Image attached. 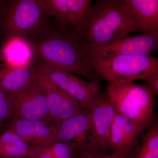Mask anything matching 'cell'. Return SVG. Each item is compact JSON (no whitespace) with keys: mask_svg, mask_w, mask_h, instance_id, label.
Returning <instances> with one entry per match:
<instances>
[{"mask_svg":"<svg viewBox=\"0 0 158 158\" xmlns=\"http://www.w3.org/2000/svg\"><path fill=\"white\" fill-rule=\"evenodd\" d=\"M37 61L100 84V77L83 53V42L76 30L57 23L30 41Z\"/></svg>","mask_w":158,"mask_h":158,"instance_id":"cell-1","label":"cell"},{"mask_svg":"<svg viewBox=\"0 0 158 158\" xmlns=\"http://www.w3.org/2000/svg\"><path fill=\"white\" fill-rule=\"evenodd\" d=\"M83 42L103 46L142 32L127 11L124 0H98L91 4L77 30Z\"/></svg>","mask_w":158,"mask_h":158,"instance_id":"cell-2","label":"cell"},{"mask_svg":"<svg viewBox=\"0 0 158 158\" xmlns=\"http://www.w3.org/2000/svg\"><path fill=\"white\" fill-rule=\"evenodd\" d=\"M42 0L0 1V42L13 38L31 41L50 26Z\"/></svg>","mask_w":158,"mask_h":158,"instance_id":"cell-3","label":"cell"},{"mask_svg":"<svg viewBox=\"0 0 158 158\" xmlns=\"http://www.w3.org/2000/svg\"><path fill=\"white\" fill-rule=\"evenodd\" d=\"M83 53L91 68L109 85L137 80L146 82L158 74V59L151 55L126 56L98 53L85 48Z\"/></svg>","mask_w":158,"mask_h":158,"instance_id":"cell-4","label":"cell"},{"mask_svg":"<svg viewBox=\"0 0 158 158\" xmlns=\"http://www.w3.org/2000/svg\"><path fill=\"white\" fill-rule=\"evenodd\" d=\"M106 93L116 112L135 124L146 129L153 121L156 95L147 84L109 85Z\"/></svg>","mask_w":158,"mask_h":158,"instance_id":"cell-5","label":"cell"},{"mask_svg":"<svg viewBox=\"0 0 158 158\" xmlns=\"http://www.w3.org/2000/svg\"><path fill=\"white\" fill-rule=\"evenodd\" d=\"M37 72L48 77L62 91L74 98L82 107L89 111L100 90V84L85 81L74 74L44 64L36 60Z\"/></svg>","mask_w":158,"mask_h":158,"instance_id":"cell-6","label":"cell"},{"mask_svg":"<svg viewBox=\"0 0 158 158\" xmlns=\"http://www.w3.org/2000/svg\"><path fill=\"white\" fill-rule=\"evenodd\" d=\"M89 111L91 129L89 143L86 149L104 153L110 148V130L116 110L106 93L100 91Z\"/></svg>","mask_w":158,"mask_h":158,"instance_id":"cell-7","label":"cell"},{"mask_svg":"<svg viewBox=\"0 0 158 158\" xmlns=\"http://www.w3.org/2000/svg\"><path fill=\"white\" fill-rule=\"evenodd\" d=\"M35 80L45 96L51 124L57 126L85 111L79 102L37 71Z\"/></svg>","mask_w":158,"mask_h":158,"instance_id":"cell-8","label":"cell"},{"mask_svg":"<svg viewBox=\"0 0 158 158\" xmlns=\"http://www.w3.org/2000/svg\"><path fill=\"white\" fill-rule=\"evenodd\" d=\"M9 95L14 114L51 123L45 96L35 79L21 90Z\"/></svg>","mask_w":158,"mask_h":158,"instance_id":"cell-9","label":"cell"},{"mask_svg":"<svg viewBox=\"0 0 158 158\" xmlns=\"http://www.w3.org/2000/svg\"><path fill=\"white\" fill-rule=\"evenodd\" d=\"M88 51L98 53L126 56H148L158 49V32H150L128 36L103 46L84 43Z\"/></svg>","mask_w":158,"mask_h":158,"instance_id":"cell-10","label":"cell"},{"mask_svg":"<svg viewBox=\"0 0 158 158\" xmlns=\"http://www.w3.org/2000/svg\"><path fill=\"white\" fill-rule=\"evenodd\" d=\"M47 13L59 24L77 30L92 0H42Z\"/></svg>","mask_w":158,"mask_h":158,"instance_id":"cell-11","label":"cell"},{"mask_svg":"<svg viewBox=\"0 0 158 158\" xmlns=\"http://www.w3.org/2000/svg\"><path fill=\"white\" fill-rule=\"evenodd\" d=\"M145 130L116 112L110 130V148L115 152H135L139 147L138 138Z\"/></svg>","mask_w":158,"mask_h":158,"instance_id":"cell-12","label":"cell"},{"mask_svg":"<svg viewBox=\"0 0 158 158\" xmlns=\"http://www.w3.org/2000/svg\"><path fill=\"white\" fill-rule=\"evenodd\" d=\"M7 128L13 130L30 145H40L55 141L56 126L44 122L23 118L14 114Z\"/></svg>","mask_w":158,"mask_h":158,"instance_id":"cell-13","label":"cell"},{"mask_svg":"<svg viewBox=\"0 0 158 158\" xmlns=\"http://www.w3.org/2000/svg\"><path fill=\"white\" fill-rule=\"evenodd\" d=\"M91 120L89 111L85 110L56 126L55 141L73 143L79 149L88 147Z\"/></svg>","mask_w":158,"mask_h":158,"instance_id":"cell-14","label":"cell"},{"mask_svg":"<svg viewBox=\"0 0 158 158\" xmlns=\"http://www.w3.org/2000/svg\"><path fill=\"white\" fill-rule=\"evenodd\" d=\"M128 14L142 33L158 32V0H124Z\"/></svg>","mask_w":158,"mask_h":158,"instance_id":"cell-15","label":"cell"},{"mask_svg":"<svg viewBox=\"0 0 158 158\" xmlns=\"http://www.w3.org/2000/svg\"><path fill=\"white\" fill-rule=\"evenodd\" d=\"M35 62L19 66L4 64L0 68V90L11 94L27 86L34 81L37 73Z\"/></svg>","mask_w":158,"mask_h":158,"instance_id":"cell-16","label":"cell"},{"mask_svg":"<svg viewBox=\"0 0 158 158\" xmlns=\"http://www.w3.org/2000/svg\"><path fill=\"white\" fill-rule=\"evenodd\" d=\"M0 60L9 66H19L33 63L36 59L31 42L17 37L1 43Z\"/></svg>","mask_w":158,"mask_h":158,"instance_id":"cell-17","label":"cell"},{"mask_svg":"<svg viewBox=\"0 0 158 158\" xmlns=\"http://www.w3.org/2000/svg\"><path fill=\"white\" fill-rule=\"evenodd\" d=\"M0 133V158H27L30 145L9 128Z\"/></svg>","mask_w":158,"mask_h":158,"instance_id":"cell-18","label":"cell"},{"mask_svg":"<svg viewBox=\"0 0 158 158\" xmlns=\"http://www.w3.org/2000/svg\"><path fill=\"white\" fill-rule=\"evenodd\" d=\"M135 158H158V124L153 120L146 129Z\"/></svg>","mask_w":158,"mask_h":158,"instance_id":"cell-19","label":"cell"},{"mask_svg":"<svg viewBox=\"0 0 158 158\" xmlns=\"http://www.w3.org/2000/svg\"><path fill=\"white\" fill-rule=\"evenodd\" d=\"M137 152L131 153L113 152L111 154L107 155L96 151L82 149L78 151L76 158H135Z\"/></svg>","mask_w":158,"mask_h":158,"instance_id":"cell-20","label":"cell"},{"mask_svg":"<svg viewBox=\"0 0 158 158\" xmlns=\"http://www.w3.org/2000/svg\"><path fill=\"white\" fill-rule=\"evenodd\" d=\"M14 114L9 94L0 90V123L7 126Z\"/></svg>","mask_w":158,"mask_h":158,"instance_id":"cell-21","label":"cell"},{"mask_svg":"<svg viewBox=\"0 0 158 158\" xmlns=\"http://www.w3.org/2000/svg\"><path fill=\"white\" fill-rule=\"evenodd\" d=\"M156 95L158 94V74L148 79L146 82Z\"/></svg>","mask_w":158,"mask_h":158,"instance_id":"cell-22","label":"cell"},{"mask_svg":"<svg viewBox=\"0 0 158 158\" xmlns=\"http://www.w3.org/2000/svg\"><path fill=\"white\" fill-rule=\"evenodd\" d=\"M7 128V125H6L0 123V132H1L2 130L4 128Z\"/></svg>","mask_w":158,"mask_h":158,"instance_id":"cell-23","label":"cell"},{"mask_svg":"<svg viewBox=\"0 0 158 158\" xmlns=\"http://www.w3.org/2000/svg\"><path fill=\"white\" fill-rule=\"evenodd\" d=\"M4 65V64H3V63H2V62H1V60H0V68H1V67H2Z\"/></svg>","mask_w":158,"mask_h":158,"instance_id":"cell-24","label":"cell"}]
</instances>
